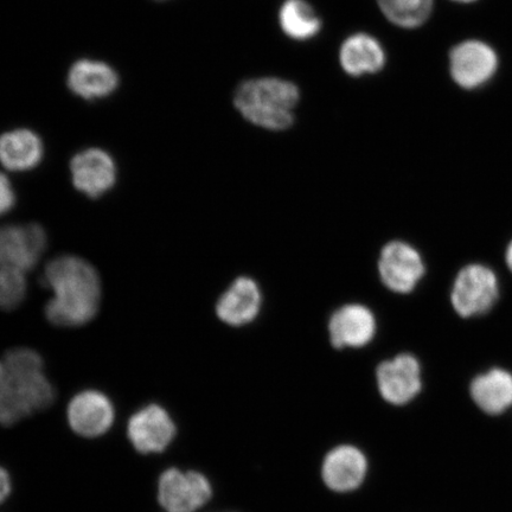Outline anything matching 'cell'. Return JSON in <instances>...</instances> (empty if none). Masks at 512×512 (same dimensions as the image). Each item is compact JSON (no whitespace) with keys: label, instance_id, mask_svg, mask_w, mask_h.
<instances>
[{"label":"cell","instance_id":"1","mask_svg":"<svg viewBox=\"0 0 512 512\" xmlns=\"http://www.w3.org/2000/svg\"><path fill=\"white\" fill-rule=\"evenodd\" d=\"M53 297L46 305L51 324L63 328L85 325L96 316L101 303L98 272L85 259L61 255L51 260L43 274Z\"/></svg>","mask_w":512,"mask_h":512},{"label":"cell","instance_id":"2","mask_svg":"<svg viewBox=\"0 0 512 512\" xmlns=\"http://www.w3.org/2000/svg\"><path fill=\"white\" fill-rule=\"evenodd\" d=\"M5 382L0 393V425L9 427L37 412L44 411L55 400L42 357L28 348L6 352Z\"/></svg>","mask_w":512,"mask_h":512},{"label":"cell","instance_id":"3","mask_svg":"<svg viewBox=\"0 0 512 512\" xmlns=\"http://www.w3.org/2000/svg\"><path fill=\"white\" fill-rule=\"evenodd\" d=\"M299 100L297 85L278 78L247 80L234 95V105L242 117L270 131H285L293 125Z\"/></svg>","mask_w":512,"mask_h":512},{"label":"cell","instance_id":"4","mask_svg":"<svg viewBox=\"0 0 512 512\" xmlns=\"http://www.w3.org/2000/svg\"><path fill=\"white\" fill-rule=\"evenodd\" d=\"M499 297L497 274L482 264L462 268L451 290V305L459 317L469 319L488 313Z\"/></svg>","mask_w":512,"mask_h":512},{"label":"cell","instance_id":"5","mask_svg":"<svg viewBox=\"0 0 512 512\" xmlns=\"http://www.w3.org/2000/svg\"><path fill=\"white\" fill-rule=\"evenodd\" d=\"M213 496L209 479L197 471L169 469L158 482V501L168 512H196Z\"/></svg>","mask_w":512,"mask_h":512},{"label":"cell","instance_id":"6","mask_svg":"<svg viewBox=\"0 0 512 512\" xmlns=\"http://www.w3.org/2000/svg\"><path fill=\"white\" fill-rule=\"evenodd\" d=\"M47 242V234L40 224L0 226V267L27 273L41 260Z\"/></svg>","mask_w":512,"mask_h":512},{"label":"cell","instance_id":"7","mask_svg":"<svg viewBox=\"0 0 512 512\" xmlns=\"http://www.w3.org/2000/svg\"><path fill=\"white\" fill-rule=\"evenodd\" d=\"M379 273L388 290L408 294L424 278L426 266L418 249L403 241H392L383 247L379 260Z\"/></svg>","mask_w":512,"mask_h":512},{"label":"cell","instance_id":"8","mask_svg":"<svg viewBox=\"0 0 512 512\" xmlns=\"http://www.w3.org/2000/svg\"><path fill=\"white\" fill-rule=\"evenodd\" d=\"M377 388L382 399L393 406H405L422 390L421 366L411 354H400L376 369Z\"/></svg>","mask_w":512,"mask_h":512},{"label":"cell","instance_id":"9","mask_svg":"<svg viewBox=\"0 0 512 512\" xmlns=\"http://www.w3.org/2000/svg\"><path fill=\"white\" fill-rule=\"evenodd\" d=\"M498 67L495 50L482 41H465L450 54V73L454 82L475 89L492 79Z\"/></svg>","mask_w":512,"mask_h":512},{"label":"cell","instance_id":"10","mask_svg":"<svg viewBox=\"0 0 512 512\" xmlns=\"http://www.w3.org/2000/svg\"><path fill=\"white\" fill-rule=\"evenodd\" d=\"M174 420L163 407L150 405L140 409L128 421L127 434L139 453L164 452L175 439Z\"/></svg>","mask_w":512,"mask_h":512},{"label":"cell","instance_id":"11","mask_svg":"<svg viewBox=\"0 0 512 512\" xmlns=\"http://www.w3.org/2000/svg\"><path fill=\"white\" fill-rule=\"evenodd\" d=\"M368 459L360 448L341 445L326 454L322 465L323 482L331 491L348 494L360 488L368 475Z\"/></svg>","mask_w":512,"mask_h":512},{"label":"cell","instance_id":"12","mask_svg":"<svg viewBox=\"0 0 512 512\" xmlns=\"http://www.w3.org/2000/svg\"><path fill=\"white\" fill-rule=\"evenodd\" d=\"M74 187L91 198H98L110 191L117 181V166L104 150L81 151L70 162Z\"/></svg>","mask_w":512,"mask_h":512},{"label":"cell","instance_id":"13","mask_svg":"<svg viewBox=\"0 0 512 512\" xmlns=\"http://www.w3.org/2000/svg\"><path fill=\"white\" fill-rule=\"evenodd\" d=\"M376 330L374 313L361 304L339 307L329 322L330 342L336 349L366 347L373 341Z\"/></svg>","mask_w":512,"mask_h":512},{"label":"cell","instance_id":"14","mask_svg":"<svg viewBox=\"0 0 512 512\" xmlns=\"http://www.w3.org/2000/svg\"><path fill=\"white\" fill-rule=\"evenodd\" d=\"M68 421L81 437H100L113 425L114 407L105 394L98 390H85L70 401Z\"/></svg>","mask_w":512,"mask_h":512},{"label":"cell","instance_id":"15","mask_svg":"<svg viewBox=\"0 0 512 512\" xmlns=\"http://www.w3.org/2000/svg\"><path fill=\"white\" fill-rule=\"evenodd\" d=\"M262 305L259 285L251 278L234 281L217 302L216 315L230 326L247 325L258 317Z\"/></svg>","mask_w":512,"mask_h":512},{"label":"cell","instance_id":"16","mask_svg":"<svg viewBox=\"0 0 512 512\" xmlns=\"http://www.w3.org/2000/svg\"><path fill=\"white\" fill-rule=\"evenodd\" d=\"M387 56L377 38L357 32L342 43L339 49V63L345 73L355 78L376 74L386 66Z\"/></svg>","mask_w":512,"mask_h":512},{"label":"cell","instance_id":"17","mask_svg":"<svg viewBox=\"0 0 512 512\" xmlns=\"http://www.w3.org/2000/svg\"><path fill=\"white\" fill-rule=\"evenodd\" d=\"M470 395L480 411L501 415L512 407V374L502 368H492L471 381Z\"/></svg>","mask_w":512,"mask_h":512},{"label":"cell","instance_id":"18","mask_svg":"<svg viewBox=\"0 0 512 512\" xmlns=\"http://www.w3.org/2000/svg\"><path fill=\"white\" fill-rule=\"evenodd\" d=\"M115 70L105 62L80 60L69 70L68 86L86 100L105 98L118 87Z\"/></svg>","mask_w":512,"mask_h":512},{"label":"cell","instance_id":"19","mask_svg":"<svg viewBox=\"0 0 512 512\" xmlns=\"http://www.w3.org/2000/svg\"><path fill=\"white\" fill-rule=\"evenodd\" d=\"M43 153L40 137L25 128L0 136V163L10 171L22 172L36 168L41 163Z\"/></svg>","mask_w":512,"mask_h":512},{"label":"cell","instance_id":"20","mask_svg":"<svg viewBox=\"0 0 512 512\" xmlns=\"http://www.w3.org/2000/svg\"><path fill=\"white\" fill-rule=\"evenodd\" d=\"M279 25L294 41H307L322 30V21L306 0H285L279 10Z\"/></svg>","mask_w":512,"mask_h":512},{"label":"cell","instance_id":"21","mask_svg":"<svg viewBox=\"0 0 512 512\" xmlns=\"http://www.w3.org/2000/svg\"><path fill=\"white\" fill-rule=\"evenodd\" d=\"M384 17L396 27L416 29L430 18L434 0H376Z\"/></svg>","mask_w":512,"mask_h":512},{"label":"cell","instance_id":"22","mask_svg":"<svg viewBox=\"0 0 512 512\" xmlns=\"http://www.w3.org/2000/svg\"><path fill=\"white\" fill-rule=\"evenodd\" d=\"M28 284L25 272L17 268L0 267V309H17L27 297Z\"/></svg>","mask_w":512,"mask_h":512},{"label":"cell","instance_id":"23","mask_svg":"<svg viewBox=\"0 0 512 512\" xmlns=\"http://www.w3.org/2000/svg\"><path fill=\"white\" fill-rule=\"evenodd\" d=\"M15 202L16 195L9 178L0 174V216L8 214Z\"/></svg>","mask_w":512,"mask_h":512},{"label":"cell","instance_id":"24","mask_svg":"<svg viewBox=\"0 0 512 512\" xmlns=\"http://www.w3.org/2000/svg\"><path fill=\"white\" fill-rule=\"evenodd\" d=\"M11 492V479L8 471L0 466V503L9 497Z\"/></svg>","mask_w":512,"mask_h":512},{"label":"cell","instance_id":"25","mask_svg":"<svg viewBox=\"0 0 512 512\" xmlns=\"http://www.w3.org/2000/svg\"><path fill=\"white\" fill-rule=\"evenodd\" d=\"M505 264H507L509 271L512 273V240L507 247V251H505Z\"/></svg>","mask_w":512,"mask_h":512},{"label":"cell","instance_id":"26","mask_svg":"<svg viewBox=\"0 0 512 512\" xmlns=\"http://www.w3.org/2000/svg\"><path fill=\"white\" fill-rule=\"evenodd\" d=\"M454 2H459V3H471V2H475V0H454Z\"/></svg>","mask_w":512,"mask_h":512}]
</instances>
